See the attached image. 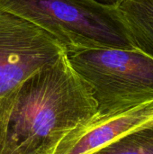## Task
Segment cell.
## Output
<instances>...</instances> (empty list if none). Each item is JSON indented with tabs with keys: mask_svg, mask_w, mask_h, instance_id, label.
I'll use <instances>...</instances> for the list:
<instances>
[{
	"mask_svg": "<svg viewBox=\"0 0 153 154\" xmlns=\"http://www.w3.org/2000/svg\"><path fill=\"white\" fill-rule=\"evenodd\" d=\"M0 9L32 23L70 53L135 50L117 7L94 0H0Z\"/></svg>",
	"mask_w": 153,
	"mask_h": 154,
	"instance_id": "2",
	"label": "cell"
},
{
	"mask_svg": "<svg viewBox=\"0 0 153 154\" xmlns=\"http://www.w3.org/2000/svg\"><path fill=\"white\" fill-rule=\"evenodd\" d=\"M93 154H153V121L117 138Z\"/></svg>",
	"mask_w": 153,
	"mask_h": 154,
	"instance_id": "7",
	"label": "cell"
},
{
	"mask_svg": "<svg viewBox=\"0 0 153 154\" xmlns=\"http://www.w3.org/2000/svg\"><path fill=\"white\" fill-rule=\"evenodd\" d=\"M116 7L135 49L153 59V0H122Z\"/></svg>",
	"mask_w": 153,
	"mask_h": 154,
	"instance_id": "6",
	"label": "cell"
},
{
	"mask_svg": "<svg viewBox=\"0 0 153 154\" xmlns=\"http://www.w3.org/2000/svg\"><path fill=\"white\" fill-rule=\"evenodd\" d=\"M151 121L153 101L118 116H95L65 138L54 154H93L117 138Z\"/></svg>",
	"mask_w": 153,
	"mask_h": 154,
	"instance_id": "5",
	"label": "cell"
},
{
	"mask_svg": "<svg viewBox=\"0 0 153 154\" xmlns=\"http://www.w3.org/2000/svg\"><path fill=\"white\" fill-rule=\"evenodd\" d=\"M89 87L98 117H110L153 101V59L141 51L89 49L65 53Z\"/></svg>",
	"mask_w": 153,
	"mask_h": 154,
	"instance_id": "3",
	"label": "cell"
},
{
	"mask_svg": "<svg viewBox=\"0 0 153 154\" xmlns=\"http://www.w3.org/2000/svg\"><path fill=\"white\" fill-rule=\"evenodd\" d=\"M101 5H107V6H114V7H116L122 0H94Z\"/></svg>",
	"mask_w": 153,
	"mask_h": 154,
	"instance_id": "8",
	"label": "cell"
},
{
	"mask_svg": "<svg viewBox=\"0 0 153 154\" xmlns=\"http://www.w3.org/2000/svg\"><path fill=\"white\" fill-rule=\"evenodd\" d=\"M96 115L91 89L64 53L0 98V154H54Z\"/></svg>",
	"mask_w": 153,
	"mask_h": 154,
	"instance_id": "1",
	"label": "cell"
},
{
	"mask_svg": "<svg viewBox=\"0 0 153 154\" xmlns=\"http://www.w3.org/2000/svg\"><path fill=\"white\" fill-rule=\"evenodd\" d=\"M64 53L38 27L0 9V98Z\"/></svg>",
	"mask_w": 153,
	"mask_h": 154,
	"instance_id": "4",
	"label": "cell"
}]
</instances>
